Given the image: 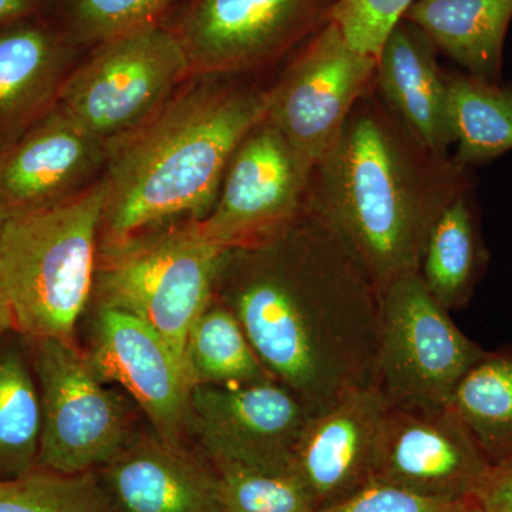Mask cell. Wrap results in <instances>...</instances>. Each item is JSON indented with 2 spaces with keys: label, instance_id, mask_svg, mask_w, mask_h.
<instances>
[{
  "label": "cell",
  "instance_id": "2",
  "mask_svg": "<svg viewBox=\"0 0 512 512\" xmlns=\"http://www.w3.org/2000/svg\"><path fill=\"white\" fill-rule=\"evenodd\" d=\"M471 188V170L430 150L373 87L313 168L309 215L382 293L419 274L434 222Z\"/></svg>",
  "mask_w": 512,
  "mask_h": 512
},
{
  "label": "cell",
  "instance_id": "17",
  "mask_svg": "<svg viewBox=\"0 0 512 512\" xmlns=\"http://www.w3.org/2000/svg\"><path fill=\"white\" fill-rule=\"evenodd\" d=\"M74 47L66 33L30 19L0 29V150L59 103Z\"/></svg>",
  "mask_w": 512,
  "mask_h": 512
},
{
  "label": "cell",
  "instance_id": "18",
  "mask_svg": "<svg viewBox=\"0 0 512 512\" xmlns=\"http://www.w3.org/2000/svg\"><path fill=\"white\" fill-rule=\"evenodd\" d=\"M375 90L430 150L451 154L447 73L439 50L409 20L394 26L376 57Z\"/></svg>",
  "mask_w": 512,
  "mask_h": 512
},
{
  "label": "cell",
  "instance_id": "21",
  "mask_svg": "<svg viewBox=\"0 0 512 512\" xmlns=\"http://www.w3.org/2000/svg\"><path fill=\"white\" fill-rule=\"evenodd\" d=\"M490 264L474 188L461 192L439 215L421 256L419 275L448 312L466 309Z\"/></svg>",
  "mask_w": 512,
  "mask_h": 512
},
{
  "label": "cell",
  "instance_id": "28",
  "mask_svg": "<svg viewBox=\"0 0 512 512\" xmlns=\"http://www.w3.org/2000/svg\"><path fill=\"white\" fill-rule=\"evenodd\" d=\"M175 0H67V37L97 45L130 30L160 23Z\"/></svg>",
  "mask_w": 512,
  "mask_h": 512
},
{
  "label": "cell",
  "instance_id": "33",
  "mask_svg": "<svg viewBox=\"0 0 512 512\" xmlns=\"http://www.w3.org/2000/svg\"><path fill=\"white\" fill-rule=\"evenodd\" d=\"M16 330L15 316H13L12 306H10L8 295L0 281V335Z\"/></svg>",
  "mask_w": 512,
  "mask_h": 512
},
{
  "label": "cell",
  "instance_id": "31",
  "mask_svg": "<svg viewBox=\"0 0 512 512\" xmlns=\"http://www.w3.org/2000/svg\"><path fill=\"white\" fill-rule=\"evenodd\" d=\"M471 500L478 512H512V460L491 466Z\"/></svg>",
  "mask_w": 512,
  "mask_h": 512
},
{
  "label": "cell",
  "instance_id": "26",
  "mask_svg": "<svg viewBox=\"0 0 512 512\" xmlns=\"http://www.w3.org/2000/svg\"><path fill=\"white\" fill-rule=\"evenodd\" d=\"M106 488L93 471L60 474L36 468L0 480V512H111Z\"/></svg>",
  "mask_w": 512,
  "mask_h": 512
},
{
  "label": "cell",
  "instance_id": "16",
  "mask_svg": "<svg viewBox=\"0 0 512 512\" xmlns=\"http://www.w3.org/2000/svg\"><path fill=\"white\" fill-rule=\"evenodd\" d=\"M387 407L382 392L372 386L348 394L308 421L293 451L292 470L316 510L345 500L369 483Z\"/></svg>",
  "mask_w": 512,
  "mask_h": 512
},
{
  "label": "cell",
  "instance_id": "14",
  "mask_svg": "<svg viewBox=\"0 0 512 512\" xmlns=\"http://www.w3.org/2000/svg\"><path fill=\"white\" fill-rule=\"evenodd\" d=\"M109 143L57 103L0 150V202L9 217L69 200L103 174Z\"/></svg>",
  "mask_w": 512,
  "mask_h": 512
},
{
  "label": "cell",
  "instance_id": "8",
  "mask_svg": "<svg viewBox=\"0 0 512 512\" xmlns=\"http://www.w3.org/2000/svg\"><path fill=\"white\" fill-rule=\"evenodd\" d=\"M380 308L377 389L390 406L448 407L457 384L485 349L458 328L419 274L387 286Z\"/></svg>",
  "mask_w": 512,
  "mask_h": 512
},
{
  "label": "cell",
  "instance_id": "23",
  "mask_svg": "<svg viewBox=\"0 0 512 512\" xmlns=\"http://www.w3.org/2000/svg\"><path fill=\"white\" fill-rule=\"evenodd\" d=\"M448 409L491 466L512 460V346L485 350L457 384Z\"/></svg>",
  "mask_w": 512,
  "mask_h": 512
},
{
  "label": "cell",
  "instance_id": "29",
  "mask_svg": "<svg viewBox=\"0 0 512 512\" xmlns=\"http://www.w3.org/2000/svg\"><path fill=\"white\" fill-rule=\"evenodd\" d=\"M417 0H340L332 20L346 40L373 57L379 55L394 26Z\"/></svg>",
  "mask_w": 512,
  "mask_h": 512
},
{
  "label": "cell",
  "instance_id": "27",
  "mask_svg": "<svg viewBox=\"0 0 512 512\" xmlns=\"http://www.w3.org/2000/svg\"><path fill=\"white\" fill-rule=\"evenodd\" d=\"M222 512H315L311 495L292 468L274 470L214 460Z\"/></svg>",
  "mask_w": 512,
  "mask_h": 512
},
{
  "label": "cell",
  "instance_id": "19",
  "mask_svg": "<svg viewBox=\"0 0 512 512\" xmlns=\"http://www.w3.org/2000/svg\"><path fill=\"white\" fill-rule=\"evenodd\" d=\"M106 466V491L120 512H222L217 471L181 447L140 441Z\"/></svg>",
  "mask_w": 512,
  "mask_h": 512
},
{
  "label": "cell",
  "instance_id": "9",
  "mask_svg": "<svg viewBox=\"0 0 512 512\" xmlns=\"http://www.w3.org/2000/svg\"><path fill=\"white\" fill-rule=\"evenodd\" d=\"M313 168L264 119L239 144L214 207L195 227L227 252L271 244L309 214Z\"/></svg>",
  "mask_w": 512,
  "mask_h": 512
},
{
  "label": "cell",
  "instance_id": "10",
  "mask_svg": "<svg viewBox=\"0 0 512 512\" xmlns=\"http://www.w3.org/2000/svg\"><path fill=\"white\" fill-rule=\"evenodd\" d=\"M376 57L330 20L284 64L266 93L265 120L313 165L338 141L357 101L375 87Z\"/></svg>",
  "mask_w": 512,
  "mask_h": 512
},
{
  "label": "cell",
  "instance_id": "7",
  "mask_svg": "<svg viewBox=\"0 0 512 512\" xmlns=\"http://www.w3.org/2000/svg\"><path fill=\"white\" fill-rule=\"evenodd\" d=\"M340 0H191L173 25L191 77L242 79L295 55Z\"/></svg>",
  "mask_w": 512,
  "mask_h": 512
},
{
  "label": "cell",
  "instance_id": "30",
  "mask_svg": "<svg viewBox=\"0 0 512 512\" xmlns=\"http://www.w3.org/2000/svg\"><path fill=\"white\" fill-rule=\"evenodd\" d=\"M315 512H478V510L471 498L443 500V498L412 493L394 485L369 481L345 500L318 508Z\"/></svg>",
  "mask_w": 512,
  "mask_h": 512
},
{
  "label": "cell",
  "instance_id": "15",
  "mask_svg": "<svg viewBox=\"0 0 512 512\" xmlns=\"http://www.w3.org/2000/svg\"><path fill=\"white\" fill-rule=\"evenodd\" d=\"M87 359L103 382L119 383L133 396L160 440L181 447L190 423L192 383L163 336L130 313L100 308Z\"/></svg>",
  "mask_w": 512,
  "mask_h": 512
},
{
  "label": "cell",
  "instance_id": "6",
  "mask_svg": "<svg viewBox=\"0 0 512 512\" xmlns=\"http://www.w3.org/2000/svg\"><path fill=\"white\" fill-rule=\"evenodd\" d=\"M188 79L180 40L153 23L94 45L67 76L59 104L110 143L153 116Z\"/></svg>",
  "mask_w": 512,
  "mask_h": 512
},
{
  "label": "cell",
  "instance_id": "5",
  "mask_svg": "<svg viewBox=\"0 0 512 512\" xmlns=\"http://www.w3.org/2000/svg\"><path fill=\"white\" fill-rule=\"evenodd\" d=\"M227 251L201 237L194 220L107 252L94 289L100 308L119 309L163 336L187 367L194 323L212 303ZM190 375V373H188Z\"/></svg>",
  "mask_w": 512,
  "mask_h": 512
},
{
  "label": "cell",
  "instance_id": "34",
  "mask_svg": "<svg viewBox=\"0 0 512 512\" xmlns=\"http://www.w3.org/2000/svg\"><path fill=\"white\" fill-rule=\"evenodd\" d=\"M8 218V211L5 210V207H3L2 202H0V235H2L3 227H5Z\"/></svg>",
  "mask_w": 512,
  "mask_h": 512
},
{
  "label": "cell",
  "instance_id": "22",
  "mask_svg": "<svg viewBox=\"0 0 512 512\" xmlns=\"http://www.w3.org/2000/svg\"><path fill=\"white\" fill-rule=\"evenodd\" d=\"M447 73L453 157L471 170L512 151V83L477 79L461 70Z\"/></svg>",
  "mask_w": 512,
  "mask_h": 512
},
{
  "label": "cell",
  "instance_id": "3",
  "mask_svg": "<svg viewBox=\"0 0 512 512\" xmlns=\"http://www.w3.org/2000/svg\"><path fill=\"white\" fill-rule=\"evenodd\" d=\"M268 87L191 77L140 126L109 143L100 241L107 252L183 215L204 220L229 161L265 119Z\"/></svg>",
  "mask_w": 512,
  "mask_h": 512
},
{
  "label": "cell",
  "instance_id": "11",
  "mask_svg": "<svg viewBox=\"0 0 512 512\" xmlns=\"http://www.w3.org/2000/svg\"><path fill=\"white\" fill-rule=\"evenodd\" d=\"M35 369L42 406L37 468L80 474L107 464L127 437V414L76 345L37 339Z\"/></svg>",
  "mask_w": 512,
  "mask_h": 512
},
{
  "label": "cell",
  "instance_id": "20",
  "mask_svg": "<svg viewBox=\"0 0 512 512\" xmlns=\"http://www.w3.org/2000/svg\"><path fill=\"white\" fill-rule=\"evenodd\" d=\"M403 19L426 33L461 72L503 82L512 0H417Z\"/></svg>",
  "mask_w": 512,
  "mask_h": 512
},
{
  "label": "cell",
  "instance_id": "24",
  "mask_svg": "<svg viewBox=\"0 0 512 512\" xmlns=\"http://www.w3.org/2000/svg\"><path fill=\"white\" fill-rule=\"evenodd\" d=\"M187 366L195 386H245L275 380L256 355L231 308L212 302L194 323Z\"/></svg>",
  "mask_w": 512,
  "mask_h": 512
},
{
  "label": "cell",
  "instance_id": "4",
  "mask_svg": "<svg viewBox=\"0 0 512 512\" xmlns=\"http://www.w3.org/2000/svg\"><path fill=\"white\" fill-rule=\"evenodd\" d=\"M106 188L101 177L69 200L12 215L0 235V281L16 330L76 345L92 295Z\"/></svg>",
  "mask_w": 512,
  "mask_h": 512
},
{
  "label": "cell",
  "instance_id": "32",
  "mask_svg": "<svg viewBox=\"0 0 512 512\" xmlns=\"http://www.w3.org/2000/svg\"><path fill=\"white\" fill-rule=\"evenodd\" d=\"M39 5L40 0H0V29L29 20Z\"/></svg>",
  "mask_w": 512,
  "mask_h": 512
},
{
  "label": "cell",
  "instance_id": "1",
  "mask_svg": "<svg viewBox=\"0 0 512 512\" xmlns=\"http://www.w3.org/2000/svg\"><path fill=\"white\" fill-rule=\"evenodd\" d=\"M245 262L229 305L256 355L309 412L375 386L380 292L355 259L311 215Z\"/></svg>",
  "mask_w": 512,
  "mask_h": 512
},
{
  "label": "cell",
  "instance_id": "25",
  "mask_svg": "<svg viewBox=\"0 0 512 512\" xmlns=\"http://www.w3.org/2000/svg\"><path fill=\"white\" fill-rule=\"evenodd\" d=\"M42 406L28 363L16 346L0 349V480L36 470Z\"/></svg>",
  "mask_w": 512,
  "mask_h": 512
},
{
  "label": "cell",
  "instance_id": "13",
  "mask_svg": "<svg viewBox=\"0 0 512 512\" xmlns=\"http://www.w3.org/2000/svg\"><path fill=\"white\" fill-rule=\"evenodd\" d=\"M313 414L278 380L245 386H195L190 423L214 460L288 470Z\"/></svg>",
  "mask_w": 512,
  "mask_h": 512
},
{
  "label": "cell",
  "instance_id": "12",
  "mask_svg": "<svg viewBox=\"0 0 512 512\" xmlns=\"http://www.w3.org/2000/svg\"><path fill=\"white\" fill-rule=\"evenodd\" d=\"M483 451L448 407L390 406L370 480L443 500H466L490 470Z\"/></svg>",
  "mask_w": 512,
  "mask_h": 512
}]
</instances>
